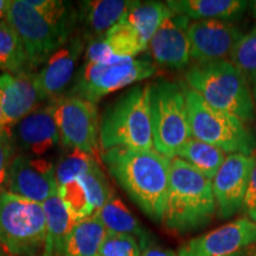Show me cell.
I'll return each mask as SVG.
<instances>
[{
    "instance_id": "16",
    "label": "cell",
    "mask_w": 256,
    "mask_h": 256,
    "mask_svg": "<svg viewBox=\"0 0 256 256\" xmlns=\"http://www.w3.org/2000/svg\"><path fill=\"white\" fill-rule=\"evenodd\" d=\"M43 101H46V96L38 84L37 74H0V104L8 128H12L40 107Z\"/></svg>"
},
{
    "instance_id": "2",
    "label": "cell",
    "mask_w": 256,
    "mask_h": 256,
    "mask_svg": "<svg viewBox=\"0 0 256 256\" xmlns=\"http://www.w3.org/2000/svg\"><path fill=\"white\" fill-rule=\"evenodd\" d=\"M5 20L23 42L34 70L70 40L75 14L58 0H11Z\"/></svg>"
},
{
    "instance_id": "1",
    "label": "cell",
    "mask_w": 256,
    "mask_h": 256,
    "mask_svg": "<svg viewBox=\"0 0 256 256\" xmlns=\"http://www.w3.org/2000/svg\"><path fill=\"white\" fill-rule=\"evenodd\" d=\"M108 171L145 215L162 222L171 159L156 150L112 148L102 153Z\"/></svg>"
},
{
    "instance_id": "31",
    "label": "cell",
    "mask_w": 256,
    "mask_h": 256,
    "mask_svg": "<svg viewBox=\"0 0 256 256\" xmlns=\"http://www.w3.org/2000/svg\"><path fill=\"white\" fill-rule=\"evenodd\" d=\"M78 179L87 188L96 214L98 210H101V208L104 206L106 202L110 200V197L114 194L110 183H108L107 177L104 176V171H102L98 162V164H95L89 170L87 174H83Z\"/></svg>"
},
{
    "instance_id": "7",
    "label": "cell",
    "mask_w": 256,
    "mask_h": 256,
    "mask_svg": "<svg viewBox=\"0 0 256 256\" xmlns=\"http://www.w3.org/2000/svg\"><path fill=\"white\" fill-rule=\"evenodd\" d=\"M182 87L194 139L218 147L229 154L252 156L256 140L241 120L214 108L188 86L182 84Z\"/></svg>"
},
{
    "instance_id": "27",
    "label": "cell",
    "mask_w": 256,
    "mask_h": 256,
    "mask_svg": "<svg viewBox=\"0 0 256 256\" xmlns=\"http://www.w3.org/2000/svg\"><path fill=\"white\" fill-rule=\"evenodd\" d=\"M0 70L12 75L32 72L23 42L6 20L0 22Z\"/></svg>"
},
{
    "instance_id": "39",
    "label": "cell",
    "mask_w": 256,
    "mask_h": 256,
    "mask_svg": "<svg viewBox=\"0 0 256 256\" xmlns=\"http://www.w3.org/2000/svg\"><path fill=\"white\" fill-rule=\"evenodd\" d=\"M249 8L252 10V14L256 18V0L254 2H249Z\"/></svg>"
},
{
    "instance_id": "23",
    "label": "cell",
    "mask_w": 256,
    "mask_h": 256,
    "mask_svg": "<svg viewBox=\"0 0 256 256\" xmlns=\"http://www.w3.org/2000/svg\"><path fill=\"white\" fill-rule=\"evenodd\" d=\"M46 220V242L44 254L63 256L66 242L76 222L58 196V192L43 203Z\"/></svg>"
},
{
    "instance_id": "20",
    "label": "cell",
    "mask_w": 256,
    "mask_h": 256,
    "mask_svg": "<svg viewBox=\"0 0 256 256\" xmlns=\"http://www.w3.org/2000/svg\"><path fill=\"white\" fill-rule=\"evenodd\" d=\"M136 2L132 0H88L80 2V20L88 42L104 37L120 24Z\"/></svg>"
},
{
    "instance_id": "28",
    "label": "cell",
    "mask_w": 256,
    "mask_h": 256,
    "mask_svg": "<svg viewBox=\"0 0 256 256\" xmlns=\"http://www.w3.org/2000/svg\"><path fill=\"white\" fill-rule=\"evenodd\" d=\"M58 196L76 223L95 215L87 188L78 178L60 186Z\"/></svg>"
},
{
    "instance_id": "9",
    "label": "cell",
    "mask_w": 256,
    "mask_h": 256,
    "mask_svg": "<svg viewBox=\"0 0 256 256\" xmlns=\"http://www.w3.org/2000/svg\"><path fill=\"white\" fill-rule=\"evenodd\" d=\"M156 66L152 60H121L112 63H88L80 69L75 84L68 95L78 96L96 104L106 95L154 75Z\"/></svg>"
},
{
    "instance_id": "12",
    "label": "cell",
    "mask_w": 256,
    "mask_h": 256,
    "mask_svg": "<svg viewBox=\"0 0 256 256\" xmlns=\"http://www.w3.org/2000/svg\"><path fill=\"white\" fill-rule=\"evenodd\" d=\"M8 188L19 197L43 204L58 192L55 166L44 158L16 156L10 166Z\"/></svg>"
},
{
    "instance_id": "15",
    "label": "cell",
    "mask_w": 256,
    "mask_h": 256,
    "mask_svg": "<svg viewBox=\"0 0 256 256\" xmlns=\"http://www.w3.org/2000/svg\"><path fill=\"white\" fill-rule=\"evenodd\" d=\"M10 130L14 150L20 154L44 156L60 142L51 102L42 104Z\"/></svg>"
},
{
    "instance_id": "36",
    "label": "cell",
    "mask_w": 256,
    "mask_h": 256,
    "mask_svg": "<svg viewBox=\"0 0 256 256\" xmlns=\"http://www.w3.org/2000/svg\"><path fill=\"white\" fill-rule=\"evenodd\" d=\"M8 5L10 0H0V22H2V18H6Z\"/></svg>"
},
{
    "instance_id": "19",
    "label": "cell",
    "mask_w": 256,
    "mask_h": 256,
    "mask_svg": "<svg viewBox=\"0 0 256 256\" xmlns=\"http://www.w3.org/2000/svg\"><path fill=\"white\" fill-rule=\"evenodd\" d=\"M147 49L136 31L121 22L104 37L89 42L86 50V62L112 63L121 60L136 58L138 54Z\"/></svg>"
},
{
    "instance_id": "34",
    "label": "cell",
    "mask_w": 256,
    "mask_h": 256,
    "mask_svg": "<svg viewBox=\"0 0 256 256\" xmlns=\"http://www.w3.org/2000/svg\"><path fill=\"white\" fill-rule=\"evenodd\" d=\"M243 210L247 214L248 218L256 223V156L252 168L250 180H249L248 190L246 194L244 203H243Z\"/></svg>"
},
{
    "instance_id": "18",
    "label": "cell",
    "mask_w": 256,
    "mask_h": 256,
    "mask_svg": "<svg viewBox=\"0 0 256 256\" xmlns=\"http://www.w3.org/2000/svg\"><path fill=\"white\" fill-rule=\"evenodd\" d=\"M82 50V38L74 37L49 57L44 68L37 74L38 84L46 98L56 100L60 98L72 82Z\"/></svg>"
},
{
    "instance_id": "30",
    "label": "cell",
    "mask_w": 256,
    "mask_h": 256,
    "mask_svg": "<svg viewBox=\"0 0 256 256\" xmlns=\"http://www.w3.org/2000/svg\"><path fill=\"white\" fill-rule=\"evenodd\" d=\"M230 62L243 74L248 82L256 76V26L236 44Z\"/></svg>"
},
{
    "instance_id": "41",
    "label": "cell",
    "mask_w": 256,
    "mask_h": 256,
    "mask_svg": "<svg viewBox=\"0 0 256 256\" xmlns=\"http://www.w3.org/2000/svg\"><path fill=\"white\" fill-rule=\"evenodd\" d=\"M40 256H49L48 254H42V255H40Z\"/></svg>"
},
{
    "instance_id": "29",
    "label": "cell",
    "mask_w": 256,
    "mask_h": 256,
    "mask_svg": "<svg viewBox=\"0 0 256 256\" xmlns=\"http://www.w3.org/2000/svg\"><path fill=\"white\" fill-rule=\"evenodd\" d=\"M95 164H98L95 156L81 150L72 148V151L63 156L55 166L57 185L60 188L74 179L82 177Z\"/></svg>"
},
{
    "instance_id": "5",
    "label": "cell",
    "mask_w": 256,
    "mask_h": 256,
    "mask_svg": "<svg viewBox=\"0 0 256 256\" xmlns=\"http://www.w3.org/2000/svg\"><path fill=\"white\" fill-rule=\"evenodd\" d=\"M100 145L112 148L154 150L150 110V83L136 86L104 112L100 122Z\"/></svg>"
},
{
    "instance_id": "26",
    "label": "cell",
    "mask_w": 256,
    "mask_h": 256,
    "mask_svg": "<svg viewBox=\"0 0 256 256\" xmlns=\"http://www.w3.org/2000/svg\"><path fill=\"white\" fill-rule=\"evenodd\" d=\"M177 158L183 159L206 178L212 180L220 166L223 165L226 156V152L218 147L191 138L178 152Z\"/></svg>"
},
{
    "instance_id": "42",
    "label": "cell",
    "mask_w": 256,
    "mask_h": 256,
    "mask_svg": "<svg viewBox=\"0 0 256 256\" xmlns=\"http://www.w3.org/2000/svg\"><path fill=\"white\" fill-rule=\"evenodd\" d=\"M254 256H256V252H255V254H254Z\"/></svg>"
},
{
    "instance_id": "37",
    "label": "cell",
    "mask_w": 256,
    "mask_h": 256,
    "mask_svg": "<svg viewBox=\"0 0 256 256\" xmlns=\"http://www.w3.org/2000/svg\"><path fill=\"white\" fill-rule=\"evenodd\" d=\"M252 98H254V102L256 104V76H254V78H252Z\"/></svg>"
},
{
    "instance_id": "21",
    "label": "cell",
    "mask_w": 256,
    "mask_h": 256,
    "mask_svg": "<svg viewBox=\"0 0 256 256\" xmlns=\"http://www.w3.org/2000/svg\"><path fill=\"white\" fill-rule=\"evenodd\" d=\"M174 14H182L194 20L220 19L230 20L241 17L249 8L244 0H170L166 2Z\"/></svg>"
},
{
    "instance_id": "10",
    "label": "cell",
    "mask_w": 256,
    "mask_h": 256,
    "mask_svg": "<svg viewBox=\"0 0 256 256\" xmlns=\"http://www.w3.org/2000/svg\"><path fill=\"white\" fill-rule=\"evenodd\" d=\"M51 104L62 146L96 156L100 148V121L96 104L66 95L52 100Z\"/></svg>"
},
{
    "instance_id": "17",
    "label": "cell",
    "mask_w": 256,
    "mask_h": 256,
    "mask_svg": "<svg viewBox=\"0 0 256 256\" xmlns=\"http://www.w3.org/2000/svg\"><path fill=\"white\" fill-rule=\"evenodd\" d=\"M190 23L188 17L177 14L165 19L147 46L153 62L172 69H183L190 63Z\"/></svg>"
},
{
    "instance_id": "24",
    "label": "cell",
    "mask_w": 256,
    "mask_h": 256,
    "mask_svg": "<svg viewBox=\"0 0 256 256\" xmlns=\"http://www.w3.org/2000/svg\"><path fill=\"white\" fill-rule=\"evenodd\" d=\"M107 230L94 215L74 226L66 242L63 256H98Z\"/></svg>"
},
{
    "instance_id": "6",
    "label": "cell",
    "mask_w": 256,
    "mask_h": 256,
    "mask_svg": "<svg viewBox=\"0 0 256 256\" xmlns=\"http://www.w3.org/2000/svg\"><path fill=\"white\" fill-rule=\"evenodd\" d=\"M43 204L0 191V246L10 256H40L46 252Z\"/></svg>"
},
{
    "instance_id": "38",
    "label": "cell",
    "mask_w": 256,
    "mask_h": 256,
    "mask_svg": "<svg viewBox=\"0 0 256 256\" xmlns=\"http://www.w3.org/2000/svg\"><path fill=\"white\" fill-rule=\"evenodd\" d=\"M5 127H6V124H5V120H4V114H2V104H0V130H2V128H5Z\"/></svg>"
},
{
    "instance_id": "14",
    "label": "cell",
    "mask_w": 256,
    "mask_h": 256,
    "mask_svg": "<svg viewBox=\"0 0 256 256\" xmlns=\"http://www.w3.org/2000/svg\"><path fill=\"white\" fill-rule=\"evenodd\" d=\"M255 156L229 154L212 179L216 206L222 218H229L243 208Z\"/></svg>"
},
{
    "instance_id": "33",
    "label": "cell",
    "mask_w": 256,
    "mask_h": 256,
    "mask_svg": "<svg viewBox=\"0 0 256 256\" xmlns=\"http://www.w3.org/2000/svg\"><path fill=\"white\" fill-rule=\"evenodd\" d=\"M14 145L12 139L11 130L2 128L0 130V191L5 190V185H8V171L14 160Z\"/></svg>"
},
{
    "instance_id": "4",
    "label": "cell",
    "mask_w": 256,
    "mask_h": 256,
    "mask_svg": "<svg viewBox=\"0 0 256 256\" xmlns=\"http://www.w3.org/2000/svg\"><path fill=\"white\" fill-rule=\"evenodd\" d=\"M185 82L216 110L238 118L243 124L255 120V102L249 82L230 60L194 64L185 72Z\"/></svg>"
},
{
    "instance_id": "22",
    "label": "cell",
    "mask_w": 256,
    "mask_h": 256,
    "mask_svg": "<svg viewBox=\"0 0 256 256\" xmlns=\"http://www.w3.org/2000/svg\"><path fill=\"white\" fill-rule=\"evenodd\" d=\"M95 215L98 217L107 232L133 236L138 240L142 250L151 246L148 232L115 194H112L110 200L106 202L104 206Z\"/></svg>"
},
{
    "instance_id": "13",
    "label": "cell",
    "mask_w": 256,
    "mask_h": 256,
    "mask_svg": "<svg viewBox=\"0 0 256 256\" xmlns=\"http://www.w3.org/2000/svg\"><path fill=\"white\" fill-rule=\"evenodd\" d=\"M243 36L241 28L230 20L206 19L192 22L188 26L191 58L196 63L230 58L234 48Z\"/></svg>"
},
{
    "instance_id": "11",
    "label": "cell",
    "mask_w": 256,
    "mask_h": 256,
    "mask_svg": "<svg viewBox=\"0 0 256 256\" xmlns=\"http://www.w3.org/2000/svg\"><path fill=\"white\" fill-rule=\"evenodd\" d=\"M256 243V223L242 217L188 241L178 256H236Z\"/></svg>"
},
{
    "instance_id": "40",
    "label": "cell",
    "mask_w": 256,
    "mask_h": 256,
    "mask_svg": "<svg viewBox=\"0 0 256 256\" xmlns=\"http://www.w3.org/2000/svg\"><path fill=\"white\" fill-rule=\"evenodd\" d=\"M0 256H8V254H6V252L2 249V246H0Z\"/></svg>"
},
{
    "instance_id": "35",
    "label": "cell",
    "mask_w": 256,
    "mask_h": 256,
    "mask_svg": "<svg viewBox=\"0 0 256 256\" xmlns=\"http://www.w3.org/2000/svg\"><path fill=\"white\" fill-rule=\"evenodd\" d=\"M142 256H178V254L171 249L162 248L158 246H150L145 250H142Z\"/></svg>"
},
{
    "instance_id": "25",
    "label": "cell",
    "mask_w": 256,
    "mask_h": 256,
    "mask_svg": "<svg viewBox=\"0 0 256 256\" xmlns=\"http://www.w3.org/2000/svg\"><path fill=\"white\" fill-rule=\"evenodd\" d=\"M174 12L170 10L166 2H136L122 22L130 25L144 43L148 46L150 40L154 36L156 30Z\"/></svg>"
},
{
    "instance_id": "3",
    "label": "cell",
    "mask_w": 256,
    "mask_h": 256,
    "mask_svg": "<svg viewBox=\"0 0 256 256\" xmlns=\"http://www.w3.org/2000/svg\"><path fill=\"white\" fill-rule=\"evenodd\" d=\"M212 180L180 158L171 159L168 200L162 223L185 234L203 228L216 212Z\"/></svg>"
},
{
    "instance_id": "8",
    "label": "cell",
    "mask_w": 256,
    "mask_h": 256,
    "mask_svg": "<svg viewBox=\"0 0 256 256\" xmlns=\"http://www.w3.org/2000/svg\"><path fill=\"white\" fill-rule=\"evenodd\" d=\"M150 110L154 150L176 158L192 138L183 87L166 80L150 83Z\"/></svg>"
},
{
    "instance_id": "32",
    "label": "cell",
    "mask_w": 256,
    "mask_h": 256,
    "mask_svg": "<svg viewBox=\"0 0 256 256\" xmlns=\"http://www.w3.org/2000/svg\"><path fill=\"white\" fill-rule=\"evenodd\" d=\"M142 249L133 236L107 232L98 256H142Z\"/></svg>"
}]
</instances>
